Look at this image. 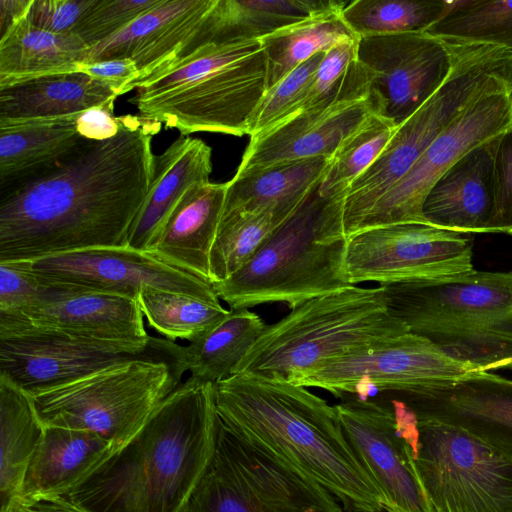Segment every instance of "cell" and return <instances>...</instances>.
<instances>
[{
    "instance_id": "cell-15",
    "label": "cell",
    "mask_w": 512,
    "mask_h": 512,
    "mask_svg": "<svg viewBox=\"0 0 512 512\" xmlns=\"http://www.w3.org/2000/svg\"><path fill=\"white\" fill-rule=\"evenodd\" d=\"M357 60L370 75L377 112L397 127L445 83L455 48L427 32L371 35L359 37Z\"/></svg>"
},
{
    "instance_id": "cell-30",
    "label": "cell",
    "mask_w": 512,
    "mask_h": 512,
    "mask_svg": "<svg viewBox=\"0 0 512 512\" xmlns=\"http://www.w3.org/2000/svg\"><path fill=\"white\" fill-rule=\"evenodd\" d=\"M331 157L286 162L245 175L227 183L223 212H255L306 200L316 190Z\"/></svg>"
},
{
    "instance_id": "cell-38",
    "label": "cell",
    "mask_w": 512,
    "mask_h": 512,
    "mask_svg": "<svg viewBox=\"0 0 512 512\" xmlns=\"http://www.w3.org/2000/svg\"><path fill=\"white\" fill-rule=\"evenodd\" d=\"M325 52L300 64L267 88L249 118L247 135L254 138L294 115L305 99Z\"/></svg>"
},
{
    "instance_id": "cell-1",
    "label": "cell",
    "mask_w": 512,
    "mask_h": 512,
    "mask_svg": "<svg viewBox=\"0 0 512 512\" xmlns=\"http://www.w3.org/2000/svg\"><path fill=\"white\" fill-rule=\"evenodd\" d=\"M107 140L81 137L50 166L0 189V262L124 247L154 173L161 123L118 117Z\"/></svg>"
},
{
    "instance_id": "cell-29",
    "label": "cell",
    "mask_w": 512,
    "mask_h": 512,
    "mask_svg": "<svg viewBox=\"0 0 512 512\" xmlns=\"http://www.w3.org/2000/svg\"><path fill=\"white\" fill-rule=\"evenodd\" d=\"M43 433L30 396L0 376V512H23L24 478Z\"/></svg>"
},
{
    "instance_id": "cell-44",
    "label": "cell",
    "mask_w": 512,
    "mask_h": 512,
    "mask_svg": "<svg viewBox=\"0 0 512 512\" xmlns=\"http://www.w3.org/2000/svg\"><path fill=\"white\" fill-rule=\"evenodd\" d=\"M77 72L105 84L117 96L126 93L128 87L140 77L136 63L130 58L80 62Z\"/></svg>"
},
{
    "instance_id": "cell-16",
    "label": "cell",
    "mask_w": 512,
    "mask_h": 512,
    "mask_svg": "<svg viewBox=\"0 0 512 512\" xmlns=\"http://www.w3.org/2000/svg\"><path fill=\"white\" fill-rule=\"evenodd\" d=\"M44 286V285H43ZM137 299L44 286L16 314L0 315V337L16 333L102 342L149 343Z\"/></svg>"
},
{
    "instance_id": "cell-19",
    "label": "cell",
    "mask_w": 512,
    "mask_h": 512,
    "mask_svg": "<svg viewBox=\"0 0 512 512\" xmlns=\"http://www.w3.org/2000/svg\"><path fill=\"white\" fill-rule=\"evenodd\" d=\"M418 420L458 427L512 461V379L476 372L463 380L396 395Z\"/></svg>"
},
{
    "instance_id": "cell-20",
    "label": "cell",
    "mask_w": 512,
    "mask_h": 512,
    "mask_svg": "<svg viewBox=\"0 0 512 512\" xmlns=\"http://www.w3.org/2000/svg\"><path fill=\"white\" fill-rule=\"evenodd\" d=\"M373 99H347L324 108L294 114L250 138L235 175L313 157H332L371 114Z\"/></svg>"
},
{
    "instance_id": "cell-42",
    "label": "cell",
    "mask_w": 512,
    "mask_h": 512,
    "mask_svg": "<svg viewBox=\"0 0 512 512\" xmlns=\"http://www.w3.org/2000/svg\"><path fill=\"white\" fill-rule=\"evenodd\" d=\"M95 0H32L26 19L57 34H70Z\"/></svg>"
},
{
    "instance_id": "cell-37",
    "label": "cell",
    "mask_w": 512,
    "mask_h": 512,
    "mask_svg": "<svg viewBox=\"0 0 512 512\" xmlns=\"http://www.w3.org/2000/svg\"><path fill=\"white\" fill-rule=\"evenodd\" d=\"M396 125L373 113L351 134L331 157L318 187L323 198L345 195L352 182L380 155L394 134Z\"/></svg>"
},
{
    "instance_id": "cell-13",
    "label": "cell",
    "mask_w": 512,
    "mask_h": 512,
    "mask_svg": "<svg viewBox=\"0 0 512 512\" xmlns=\"http://www.w3.org/2000/svg\"><path fill=\"white\" fill-rule=\"evenodd\" d=\"M464 234L403 223L359 232L346 240L344 273L350 285L444 278L474 269Z\"/></svg>"
},
{
    "instance_id": "cell-26",
    "label": "cell",
    "mask_w": 512,
    "mask_h": 512,
    "mask_svg": "<svg viewBox=\"0 0 512 512\" xmlns=\"http://www.w3.org/2000/svg\"><path fill=\"white\" fill-rule=\"evenodd\" d=\"M117 97L108 86L81 72L38 77L0 87V121L76 114Z\"/></svg>"
},
{
    "instance_id": "cell-25",
    "label": "cell",
    "mask_w": 512,
    "mask_h": 512,
    "mask_svg": "<svg viewBox=\"0 0 512 512\" xmlns=\"http://www.w3.org/2000/svg\"><path fill=\"white\" fill-rule=\"evenodd\" d=\"M113 448L109 441L90 431L44 426L24 478L22 507L39 497L63 494Z\"/></svg>"
},
{
    "instance_id": "cell-39",
    "label": "cell",
    "mask_w": 512,
    "mask_h": 512,
    "mask_svg": "<svg viewBox=\"0 0 512 512\" xmlns=\"http://www.w3.org/2000/svg\"><path fill=\"white\" fill-rule=\"evenodd\" d=\"M195 0H162L159 5L133 20L126 27L87 49L82 62L132 59L167 24L190 9Z\"/></svg>"
},
{
    "instance_id": "cell-18",
    "label": "cell",
    "mask_w": 512,
    "mask_h": 512,
    "mask_svg": "<svg viewBox=\"0 0 512 512\" xmlns=\"http://www.w3.org/2000/svg\"><path fill=\"white\" fill-rule=\"evenodd\" d=\"M335 405L356 457L381 492L388 512H432L412 468L388 400L346 396Z\"/></svg>"
},
{
    "instance_id": "cell-35",
    "label": "cell",
    "mask_w": 512,
    "mask_h": 512,
    "mask_svg": "<svg viewBox=\"0 0 512 512\" xmlns=\"http://www.w3.org/2000/svg\"><path fill=\"white\" fill-rule=\"evenodd\" d=\"M448 0H355L342 18L359 38L425 32L449 10Z\"/></svg>"
},
{
    "instance_id": "cell-7",
    "label": "cell",
    "mask_w": 512,
    "mask_h": 512,
    "mask_svg": "<svg viewBox=\"0 0 512 512\" xmlns=\"http://www.w3.org/2000/svg\"><path fill=\"white\" fill-rule=\"evenodd\" d=\"M407 332L388 313L381 285H350L307 300L266 324L233 375H276L292 382L328 360Z\"/></svg>"
},
{
    "instance_id": "cell-45",
    "label": "cell",
    "mask_w": 512,
    "mask_h": 512,
    "mask_svg": "<svg viewBox=\"0 0 512 512\" xmlns=\"http://www.w3.org/2000/svg\"><path fill=\"white\" fill-rule=\"evenodd\" d=\"M114 102L109 101L80 112L76 118L79 135L96 141L114 137L119 131L118 117L114 116Z\"/></svg>"
},
{
    "instance_id": "cell-10",
    "label": "cell",
    "mask_w": 512,
    "mask_h": 512,
    "mask_svg": "<svg viewBox=\"0 0 512 512\" xmlns=\"http://www.w3.org/2000/svg\"><path fill=\"white\" fill-rule=\"evenodd\" d=\"M315 481L249 443L218 416L211 460L182 512H343Z\"/></svg>"
},
{
    "instance_id": "cell-6",
    "label": "cell",
    "mask_w": 512,
    "mask_h": 512,
    "mask_svg": "<svg viewBox=\"0 0 512 512\" xmlns=\"http://www.w3.org/2000/svg\"><path fill=\"white\" fill-rule=\"evenodd\" d=\"M343 196L323 198L318 188L228 279L213 283L230 309L303 302L350 286L344 273Z\"/></svg>"
},
{
    "instance_id": "cell-43",
    "label": "cell",
    "mask_w": 512,
    "mask_h": 512,
    "mask_svg": "<svg viewBox=\"0 0 512 512\" xmlns=\"http://www.w3.org/2000/svg\"><path fill=\"white\" fill-rule=\"evenodd\" d=\"M43 288L19 261L0 262V315L18 313L33 302Z\"/></svg>"
},
{
    "instance_id": "cell-3",
    "label": "cell",
    "mask_w": 512,
    "mask_h": 512,
    "mask_svg": "<svg viewBox=\"0 0 512 512\" xmlns=\"http://www.w3.org/2000/svg\"><path fill=\"white\" fill-rule=\"evenodd\" d=\"M220 420L237 435L328 490L345 512H388L335 406L280 376L234 374L215 384Z\"/></svg>"
},
{
    "instance_id": "cell-11",
    "label": "cell",
    "mask_w": 512,
    "mask_h": 512,
    "mask_svg": "<svg viewBox=\"0 0 512 512\" xmlns=\"http://www.w3.org/2000/svg\"><path fill=\"white\" fill-rule=\"evenodd\" d=\"M476 372L482 371L407 332L328 360L292 383L367 399L371 388L400 395L457 383Z\"/></svg>"
},
{
    "instance_id": "cell-2",
    "label": "cell",
    "mask_w": 512,
    "mask_h": 512,
    "mask_svg": "<svg viewBox=\"0 0 512 512\" xmlns=\"http://www.w3.org/2000/svg\"><path fill=\"white\" fill-rule=\"evenodd\" d=\"M215 384H180L123 445L59 497L84 512H182L214 451Z\"/></svg>"
},
{
    "instance_id": "cell-5",
    "label": "cell",
    "mask_w": 512,
    "mask_h": 512,
    "mask_svg": "<svg viewBox=\"0 0 512 512\" xmlns=\"http://www.w3.org/2000/svg\"><path fill=\"white\" fill-rule=\"evenodd\" d=\"M381 286L388 313L410 333L482 372L512 367V271Z\"/></svg>"
},
{
    "instance_id": "cell-23",
    "label": "cell",
    "mask_w": 512,
    "mask_h": 512,
    "mask_svg": "<svg viewBox=\"0 0 512 512\" xmlns=\"http://www.w3.org/2000/svg\"><path fill=\"white\" fill-rule=\"evenodd\" d=\"M347 4L340 0H215L196 30L164 64L206 43L259 40L311 15Z\"/></svg>"
},
{
    "instance_id": "cell-32",
    "label": "cell",
    "mask_w": 512,
    "mask_h": 512,
    "mask_svg": "<svg viewBox=\"0 0 512 512\" xmlns=\"http://www.w3.org/2000/svg\"><path fill=\"white\" fill-rule=\"evenodd\" d=\"M345 7L311 15L259 39L267 60V88L315 54L358 38L342 18Z\"/></svg>"
},
{
    "instance_id": "cell-8",
    "label": "cell",
    "mask_w": 512,
    "mask_h": 512,
    "mask_svg": "<svg viewBox=\"0 0 512 512\" xmlns=\"http://www.w3.org/2000/svg\"><path fill=\"white\" fill-rule=\"evenodd\" d=\"M391 403L432 512H512L511 460L465 430Z\"/></svg>"
},
{
    "instance_id": "cell-27",
    "label": "cell",
    "mask_w": 512,
    "mask_h": 512,
    "mask_svg": "<svg viewBox=\"0 0 512 512\" xmlns=\"http://www.w3.org/2000/svg\"><path fill=\"white\" fill-rule=\"evenodd\" d=\"M88 48L75 34L40 29L25 16L0 35V87L77 72Z\"/></svg>"
},
{
    "instance_id": "cell-46",
    "label": "cell",
    "mask_w": 512,
    "mask_h": 512,
    "mask_svg": "<svg viewBox=\"0 0 512 512\" xmlns=\"http://www.w3.org/2000/svg\"><path fill=\"white\" fill-rule=\"evenodd\" d=\"M23 512H84L59 496H44L23 503Z\"/></svg>"
},
{
    "instance_id": "cell-24",
    "label": "cell",
    "mask_w": 512,
    "mask_h": 512,
    "mask_svg": "<svg viewBox=\"0 0 512 512\" xmlns=\"http://www.w3.org/2000/svg\"><path fill=\"white\" fill-rule=\"evenodd\" d=\"M211 172L212 149L198 138L180 136L162 154L155 155L150 189L131 228L127 246L145 250L186 192L210 182Z\"/></svg>"
},
{
    "instance_id": "cell-31",
    "label": "cell",
    "mask_w": 512,
    "mask_h": 512,
    "mask_svg": "<svg viewBox=\"0 0 512 512\" xmlns=\"http://www.w3.org/2000/svg\"><path fill=\"white\" fill-rule=\"evenodd\" d=\"M265 326L250 309H229L209 332L187 346L178 345L177 361L184 372H191V377L217 384L233 375Z\"/></svg>"
},
{
    "instance_id": "cell-4",
    "label": "cell",
    "mask_w": 512,
    "mask_h": 512,
    "mask_svg": "<svg viewBox=\"0 0 512 512\" xmlns=\"http://www.w3.org/2000/svg\"><path fill=\"white\" fill-rule=\"evenodd\" d=\"M267 87V60L258 39L212 42L133 83L128 92H137L128 101L141 117L181 136H243Z\"/></svg>"
},
{
    "instance_id": "cell-14",
    "label": "cell",
    "mask_w": 512,
    "mask_h": 512,
    "mask_svg": "<svg viewBox=\"0 0 512 512\" xmlns=\"http://www.w3.org/2000/svg\"><path fill=\"white\" fill-rule=\"evenodd\" d=\"M511 124L512 87L478 99L428 146L403 177L377 201L358 223L353 235L394 224H426L422 205L435 181L468 151L500 135Z\"/></svg>"
},
{
    "instance_id": "cell-41",
    "label": "cell",
    "mask_w": 512,
    "mask_h": 512,
    "mask_svg": "<svg viewBox=\"0 0 512 512\" xmlns=\"http://www.w3.org/2000/svg\"><path fill=\"white\" fill-rule=\"evenodd\" d=\"M488 233L512 235V124L497 140L494 155V209Z\"/></svg>"
},
{
    "instance_id": "cell-28",
    "label": "cell",
    "mask_w": 512,
    "mask_h": 512,
    "mask_svg": "<svg viewBox=\"0 0 512 512\" xmlns=\"http://www.w3.org/2000/svg\"><path fill=\"white\" fill-rule=\"evenodd\" d=\"M78 114L0 121V189L69 152L81 139L76 128Z\"/></svg>"
},
{
    "instance_id": "cell-34",
    "label": "cell",
    "mask_w": 512,
    "mask_h": 512,
    "mask_svg": "<svg viewBox=\"0 0 512 512\" xmlns=\"http://www.w3.org/2000/svg\"><path fill=\"white\" fill-rule=\"evenodd\" d=\"M425 32L451 44L512 50V0H456Z\"/></svg>"
},
{
    "instance_id": "cell-12",
    "label": "cell",
    "mask_w": 512,
    "mask_h": 512,
    "mask_svg": "<svg viewBox=\"0 0 512 512\" xmlns=\"http://www.w3.org/2000/svg\"><path fill=\"white\" fill-rule=\"evenodd\" d=\"M19 262L44 286L137 300L144 291L159 290L220 303L212 282L129 246L90 248Z\"/></svg>"
},
{
    "instance_id": "cell-33",
    "label": "cell",
    "mask_w": 512,
    "mask_h": 512,
    "mask_svg": "<svg viewBox=\"0 0 512 512\" xmlns=\"http://www.w3.org/2000/svg\"><path fill=\"white\" fill-rule=\"evenodd\" d=\"M306 200L255 212H223L210 254L211 282L239 271Z\"/></svg>"
},
{
    "instance_id": "cell-40",
    "label": "cell",
    "mask_w": 512,
    "mask_h": 512,
    "mask_svg": "<svg viewBox=\"0 0 512 512\" xmlns=\"http://www.w3.org/2000/svg\"><path fill=\"white\" fill-rule=\"evenodd\" d=\"M162 0H95L72 31L88 47L94 46L130 24Z\"/></svg>"
},
{
    "instance_id": "cell-9",
    "label": "cell",
    "mask_w": 512,
    "mask_h": 512,
    "mask_svg": "<svg viewBox=\"0 0 512 512\" xmlns=\"http://www.w3.org/2000/svg\"><path fill=\"white\" fill-rule=\"evenodd\" d=\"M182 375L175 361L151 355L27 394L44 426L90 431L117 448L180 385Z\"/></svg>"
},
{
    "instance_id": "cell-47",
    "label": "cell",
    "mask_w": 512,
    "mask_h": 512,
    "mask_svg": "<svg viewBox=\"0 0 512 512\" xmlns=\"http://www.w3.org/2000/svg\"><path fill=\"white\" fill-rule=\"evenodd\" d=\"M32 0H0V35L26 16Z\"/></svg>"
},
{
    "instance_id": "cell-36",
    "label": "cell",
    "mask_w": 512,
    "mask_h": 512,
    "mask_svg": "<svg viewBox=\"0 0 512 512\" xmlns=\"http://www.w3.org/2000/svg\"><path fill=\"white\" fill-rule=\"evenodd\" d=\"M138 302L149 326L172 342L176 339L197 340L229 313L221 302H208L168 291H144Z\"/></svg>"
},
{
    "instance_id": "cell-22",
    "label": "cell",
    "mask_w": 512,
    "mask_h": 512,
    "mask_svg": "<svg viewBox=\"0 0 512 512\" xmlns=\"http://www.w3.org/2000/svg\"><path fill=\"white\" fill-rule=\"evenodd\" d=\"M227 183L190 188L145 251L211 282L210 254L223 213Z\"/></svg>"
},
{
    "instance_id": "cell-17",
    "label": "cell",
    "mask_w": 512,
    "mask_h": 512,
    "mask_svg": "<svg viewBox=\"0 0 512 512\" xmlns=\"http://www.w3.org/2000/svg\"><path fill=\"white\" fill-rule=\"evenodd\" d=\"M151 355L173 360L164 339L157 337L149 343H122L16 333L0 337V376L31 394Z\"/></svg>"
},
{
    "instance_id": "cell-21",
    "label": "cell",
    "mask_w": 512,
    "mask_h": 512,
    "mask_svg": "<svg viewBox=\"0 0 512 512\" xmlns=\"http://www.w3.org/2000/svg\"><path fill=\"white\" fill-rule=\"evenodd\" d=\"M498 136L472 148L435 181L422 205L426 224L462 234L488 233Z\"/></svg>"
}]
</instances>
